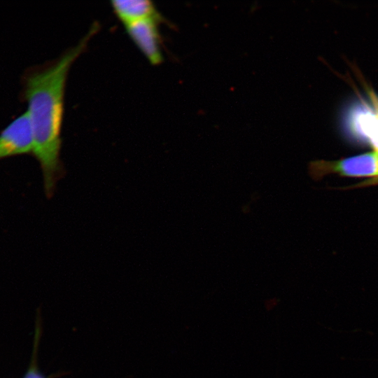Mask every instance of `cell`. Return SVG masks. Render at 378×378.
I'll list each match as a JSON object with an SVG mask.
<instances>
[{"mask_svg":"<svg viewBox=\"0 0 378 378\" xmlns=\"http://www.w3.org/2000/svg\"><path fill=\"white\" fill-rule=\"evenodd\" d=\"M33 132L27 111L11 121L0 133V160L32 154Z\"/></svg>","mask_w":378,"mask_h":378,"instance_id":"obj_3","label":"cell"},{"mask_svg":"<svg viewBox=\"0 0 378 378\" xmlns=\"http://www.w3.org/2000/svg\"><path fill=\"white\" fill-rule=\"evenodd\" d=\"M161 18H147L125 25L126 31L148 61L159 64L163 59L158 24Z\"/></svg>","mask_w":378,"mask_h":378,"instance_id":"obj_4","label":"cell"},{"mask_svg":"<svg viewBox=\"0 0 378 378\" xmlns=\"http://www.w3.org/2000/svg\"><path fill=\"white\" fill-rule=\"evenodd\" d=\"M314 178L334 174L343 176L373 177L378 182V150L338 160H317L310 164Z\"/></svg>","mask_w":378,"mask_h":378,"instance_id":"obj_2","label":"cell"},{"mask_svg":"<svg viewBox=\"0 0 378 378\" xmlns=\"http://www.w3.org/2000/svg\"><path fill=\"white\" fill-rule=\"evenodd\" d=\"M23 378H45L36 368L35 366H31Z\"/></svg>","mask_w":378,"mask_h":378,"instance_id":"obj_6","label":"cell"},{"mask_svg":"<svg viewBox=\"0 0 378 378\" xmlns=\"http://www.w3.org/2000/svg\"><path fill=\"white\" fill-rule=\"evenodd\" d=\"M98 29V24L94 23L76 46L53 62L31 68L22 76V97L27 104L26 111L33 132L32 155L40 164L48 198L53 195L57 182L64 175L60 158L61 130L68 72Z\"/></svg>","mask_w":378,"mask_h":378,"instance_id":"obj_1","label":"cell"},{"mask_svg":"<svg viewBox=\"0 0 378 378\" xmlns=\"http://www.w3.org/2000/svg\"><path fill=\"white\" fill-rule=\"evenodd\" d=\"M111 7L125 25L147 18H162L153 3L148 0H114Z\"/></svg>","mask_w":378,"mask_h":378,"instance_id":"obj_5","label":"cell"}]
</instances>
